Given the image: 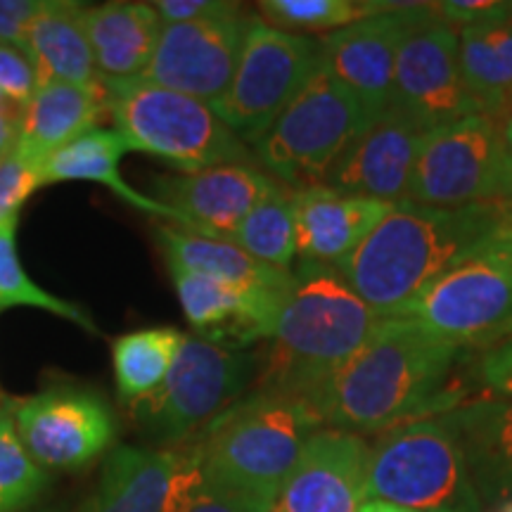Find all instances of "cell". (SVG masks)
I'll use <instances>...</instances> for the list:
<instances>
[{
    "instance_id": "24",
    "label": "cell",
    "mask_w": 512,
    "mask_h": 512,
    "mask_svg": "<svg viewBox=\"0 0 512 512\" xmlns=\"http://www.w3.org/2000/svg\"><path fill=\"white\" fill-rule=\"evenodd\" d=\"M81 3L48 0L31 24L22 50L27 53L41 83L62 81L88 91L105 93V79L95 64L91 41L83 27Z\"/></svg>"
},
{
    "instance_id": "11",
    "label": "cell",
    "mask_w": 512,
    "mask_h": 512,
    "mask_svg": "<svg viewBox=\"0 0 512 512\" xmlns=\"http://www.w3.org/2000/svg\"><path fill=\"white\" fill-rule=\"evenodd\" d=\"M406 202L439 209L505 202L501 119L472 114L427 131Z\"/></svg>"
},
{
    "instance_id": "35",
    "label": "cell",
    "mask_w": 512,
    "mask_h": 512,
    "mask_svg": "<svg viewBox=\"0 0 512 512\" xmlns=\"http://www.w3.org/2000/svg\"><path fill=\"white\" fill-rule=\"evenodd\" d=\"M275 498L207 486L181 512H271Z\"/></svg>"
},
{
    "instance_id": "43",
    "label": "cell",
    "mask_w": 512,
    "mask_h": 512,
    "mask_svg": "<svg viewBox=\"0 0 512 512\" xmlns=\"http://www.w3.org/2000/svg\"><path fill=\"white\" fill-rule=\"evenodd\" d=\"M510 332H512V320H510L508 325H505V328H503L501 332H498V337H496V339H501V337H505V335H510ZM496 339H494V342H496ZM494 342H491V344H494Z\"/></svg>"
},
{
    "instance_id": "46",
    "label": "cell",
    "mask_w": 512,
    "mask_h": 512,
    "mask_svg": "<svg viewBox=\"0 0 512 512\" xmlns=\"http://www.w3.org/2000/svg\"><path fill=\"white\" fill-rule=\"evenodd\" d=\"M27 512H55V510H27Z\"/></svg>"
},
{
    "instance_id": "37",
    "label": "cell",
    "mask_w": 512,
    "mask_h": 512,
    "mask_svg": "<svg viewBox=\"0 0 512 512\" xmlns=\"http://www.w3.org/2000/svg\"><path fill=\"white\" fill-rule=\"evenodd\" d=\"M155 8L162 24H185L240 12L245 10V5L226 3V0H159Z\"/></svg>"
},
{
    "instance_id": "41",
    "label": "cell",
    "mask_w": 512,
    "mask_h": 512,
    "mask_svg": "<svg viewBox=\"0 0 512 512\" xmlns=\"http://www.w3.org/2000/svg\"><path fill=\"white\" fill-rule=\"evenodd\" d=\"M503 157H505V202L512 204V107L501 119Z\"/></svg>"
},
{
    "instance_id": "12",
    "label": "cell",
    "mask_w": 512,
    "mask_h": 512,
    "mask_svg": "<svg viewBox=\"0 0 512 512\" xmlns=\"http://www.w3.org/2000/svg\"><path fill=\"white\" fill-rule=\"evenodd\" d=\"M8 413L24 448L43 470H86L110 451L117 437L110 403L91 389H46L12 401Z\"/></svg>"
},
{
    "instance_id": "32",
    "label": "cell",
    "mask_w": 512,
    "mask_h": 512,
    "mask_svg": "<svg viewBox=\"0 0 512 512\" xmlns=\"http://www.w3.org/2000/svg\"><path fill=\"white\" fill-rule=\"evenodd\" d=\"M48 484V470L29 456L10 413H5L0 418V512H27L46 494Z\"/></svg>"
},
{
    "instance_id": "16",
    "label": "cell",
    "mask_w": 512,
    "mask_h": 512,
    "mask_svg": "<svg viewBox=\"0 0 512 512\" xmlns=\"http://www.w3.org/2000/svg\"><path fill=\"white\" fill-rule=\"evenodd\" d=\"M425 136L427 128L392 102L335 159L323 185L368 200L406 202L408 181Z\"/></svg>"
},
{
    "instance_id": "26",
    "label": "cell",
    "mask_w": 512,
    "mask_h": 512,
    "mask_svg": "<svg viewBox=\"0 0 512 512\" xmlns=\"http://www.w3.org/2000/svg\"><path fill=\"white\" fill-rule=\"evenodd\" d=\"M131 152V147L114 128H95V131L86 133L74 143H69L55 155H50L46 162L38 166V178L41 185L48 183H67V181H86V183H100L110 188L114 195H119L126 204L147 214L159 216L176 223V214L166 204L157 202L152 195H143L136 188H131L119 174L121 157Z\"/></svg>"
},
{
    "instance_id": "13",
    "label": "cell",
    "mask_w": 512,
    "mask_h": 512,
    "mask_svg": "<svg viewBox=\"0 0 512 512\" xmlns=\"http://www.w3.org/2000/svg\"><path fill=\"white\" fill-rule=\"evenodd\" d=\"M204 489L195 441L145 448L117 446L79 512H181Z\"/></svg>"
},
{
    "instance_id": "2",
    "label": "cell",
    "mask_w": 512,
    "mask_h": 512,
    "mask_svg": "<svg viewBox=\"0 0 512 512\" xmlns=\"http://www.w3.org/2000/svg\"><path fill=\"white\" fill-rule=\"evenodd\" d=\"M505 226H512L508 202L456 209L401 202L337 271L382 318L392 316Z\"/></svg>"
},
{
    "instance_id": "30",
    "label": "cell",
    "mask_w": 512,
    "mask_h": 512,
    "mask_svg": "<svg viewBox=\"0 0 512 512\" xmlns=\"http://www.w3.org/2000/svg\"><path fill=\"white\" fill-rule=\"evenodd\" d=\"M401 8L384 0H261L256 17L287 34H332L363 19Z\"/></svg>"
},
{
    "instance_id": "45",
    "label": "cell",
    "mask_w": 512,
    "mask_h": 512,
    "mask_svg": "<svg viewBox=\"0 0 512 512\" xmlns=\"http://www.w3.org/2000/svg\"><path fill=\"white\" fill-rule=\"evenodd\" d=\"M5 413H8V408H5V406H3V403H0V418H3V415H5Z\"/></svg>"
},
{
    "instance_id": "9",
    "label": "cell",
    "mask_w": 512,
    "mask_h": 512,
    "mask_svg": "<svg viewBox=\"0 0 512 512\" xmlns=\"http://www.w3.org/2000/svg\"><path fill=\"white\" fill-rule=\"evenodd\" d=\"M323 64L320 38L287 34L252 15L230 86L211 110L252 147Z\"/></svg>"
},
{
    "instance_id": "5",
    "label": "cell",
    "mask_w": 512,
    "mask_h": 512,
    "mask_svg": "<svg viewBox=\"0 0 512 512\" xmlns=\"http://www.w3.org/2000/svg\"><path fill=\"white\" fill-rule=\"evenodd\" d=\"M107 112L131 152L164 159L181 174L223 164H256L254 152L190 95L145 79L105 81Z\"/></svg>"
},
{
    "instance_id": "22",
    "label": "cell",
    "mask_w": 512,
    "mask_h": 512,
    "mask_svg": "<svg viewBox=\"0 0 512 512\" xmlns=\"http://www.w3.org/2000/svg\"><path fill=\"white\" fill-rule=\"evenodd\" d=\"M107 117L110 112H107L105 93L62 81L41 83L34 98L24 107L15 152L38 169L57 150L95 128H102V121Z\"/></svg>"
},
{
    "instance_id": "17",
    "label": "cell",
    "mask_w": 512,
    "mask_h": 512,
    "mask_svg": "<svg viewBox=\"0 0 512 512\" xmlns=\"http://www.w3.org/2000/svg\"><path fill=\"white\" fill-rule=\"evenodd\" d=\"M425 5L401 3V8L320 38L325 69L356 95L370 119L380 117L394 102L396 57L408 31L425 12Z\"/></svg>"
},
{
    "instance_id": "6",
    "label": "cell",
    "mask_w": 512,
    "mask_h": 512,
    "mask_svg": "<svg viewBox=\"0 0 512 512\" xmlns=\"http://www.w3.org/2000/svg\"><path fill=\"white\" fill-rule=\"evenodd\" d=\"M366 501L415 512H482L484 505L441 415L377 434L370 444Z\"/></svg>"
},
{
    "instance_id": "19",
    "label": "cell",
    "mask_w": 512,
    "mask_h": 512,
    "mask_svg": "<svg viewBox=\"0 0 512 512\" xmlns=\"http://www.w3.org/2000/svg\"><path fill=\"white\" fill-rule=\"evenodd\" d=\"M370 444L351 432H313L285 479L278 512H358L366 503Z\"/></svg>"
},
{
    "instance_id": "23",
    "label": "cell",
    "mask_w": 512,
    "mask_h": 512,
    "mask_svg": "<svg viewBox=\"0 0 512 512\" xmlns=\"http://www.w3.org/2000/svg\"><path fill=\"white\" fill-rule=\"evenodd\" d=\"M83 27L91 41L95 64L105 81L138 79L155 55L162 19L155 3L114 0L86 5Z\"/></svg>"
},
{
    "instance_id": "15",
    "label": "cell",
    "mask_w": 512,
    "mask_h": 512,
    "mask_svg": "<svg viewBox=\"0 0 512 512\" xmlns=\"http://www.w3.org/2000/svg\"><path fill=\"white\" fill-rule=\"evenodd\" d=\"M249 19L252 15L240 10L202 22L164 24L155 55L138 79L214 107L238 67Z\"/></svg>"
},
{
    "instance_id": "44",
    "label": "cell",
    "mask_w": 512,
    "mask_h": 512,
    "mask_svg": "<svg viewBox=\"0 0 512 512\" xmlns=\"http://www.w3.org/2000/svg\"><path fill=\"white\" fill-rule=\"evenodd\" d=\"M496 512H512V501H508V503H503V505H498V508H496Z\"/></svg>"
},
{
    "instance_id": "31",
    "label": "cell",
    "mask_w": 512,
    "mask_h": 512,
    "mask_svg": "<svg viewBox=\"0 0 512 512\" xmlns=\"http://www.w3.org/2000/svg\"><path fill=\"white\" fill-rule=\"evenodd\" d=\"M17 226L19 216L0 223V313L15 309V306H31V309H43L57 318L79 325L88 335H100L95 320L81 306L55 297L53 292L43 290L29 278L17 252Z\"/></svg>"
},
{
    "instance_id": "29",
    "label": "cell",
    "mask_w": 512,
    "mask_h": 512,
    "mask_svg": "<svg viewBox=\"0 0 512 512\" xmlns=\"http://www.w3.org/2000/svg\"><path fill=\"white\" fill-rule=\"evenodd\" d=\"M230 242L261 264L290 271L297 259L294 233V188L275 181L268 195L245 216Z\"/></svg>"
},
{
    "instance_id": "28",
    "label": "cell",
    "mask_w": 512,
    "mask_h": 512,
    "mask_svg": "<svg viewBox=\"0 0 512 512\" xmlns=\"http://www.w3.org/2000/svg\"><path fill=\"white\" fill-rule=\"evenodd\" d=\"M183 339L185 335L176 328H147L114 339V380L119 396L128 406L136 408L162 389Z\"/></svg>"
},
{
    "instance_id": "40",
    "label": "cell",
    "mask_w": 512,
    "mask_h": 512,
    "mask_svg": "<svg viewBox=\"0 0 512 512\" xmlns=\"http://www.w3.org/2000/svg\"><path fill=\"white\" fill-rule=\"evenodd\" d=\"M24 107L22 105H0V159L10 155L17 147L19 131H22Z\"/></svg>"
},
{
    "instance_id": "47",
    "label": "cell",
    "mask_w": 512,
    "mask_h": 512,
    "mask_svg": "<svg viewBox=\"0 0 512 512\" xmlns=\"http://www.w3.org/2000/svg\"><path fill=\"white\" fill-rule=\"evenodd\" d=\"M510 17H512V3H510Z\"/></svg>"
},
{
    "instance_id": "21",
    "label": "cell",
    "mask_w": 512,
    "mask_h": 512,
    "mask_svg": "<svg viewBox=\"0 0 512 512\" xmlns=\"http://www.w3.org/2000/svg\"><path fill=\"white\" fill-rule=\"evenodd\" d=\"M482 503L512 501V399H475L441 413Z\"/></svg>"
},
{
    "instance_id": "36",
    "label": "cell",
    "mask_w": 512,
    "mask_h": 512,
    "mask_svg": "<svg viewBox=\"0 0 512 512\" xmlns=\"http://www.w3.org/2000/svg\"><path fill=\"white\" fill-rule=\"evenodd\" d=\"M479 382L489 392L501 396V399H512V332L494 344H489L479 358Z\"/></svg>"
},
{
    "instance_id": "7",
    "label": "cell",
    "mask_w": 512,
    "mask_h": 512,
    "mask_svg": "<svg viewBox=\"0 0 512 512\" xmlns=\"http://www.w3.org/2000/svg\"><path fill=\"white\" fill-rule=\"evenodd\" d=\"M370 121L366 107L323 64L252 145L254 159L268 176L294 190L323 183L335 159Z\"/></svg>"
},
{
    "instance_id": "4",
    "label": "cell",
    "mask_w": 512,
    "mask_h": 512,
    "mask_svg": "<svg viewBox=\"0 0 512 512\" xmlns=\"http://www.w3.org/2000/svg\"><path fill=\"white\" fill-rule=\"evenodd\" d=\"M323 420L304 396L256 387L197 434L204 484L278 501Z\"/></svg>"
},
{
    "instance_id": "1",
    "label": "cell",
    "mask_w": 512,
    "mask_h": 512,
    "mask_svg": "<svg viewBox=\"0 0 512 512\" xmlns=\"http://www.w3.org/2000/svg\"><path fill=\"white\" fill-rule=\"evenodd\" d=\"M463 349L418 320L384 316L311 406L323 425L358 437L441 415L460 403L448 380Z\"/></svg>"
},
{
    "instance_id": "20",
    "label": "cell",
    "mask_w": 512,
    "mask_h": 512,
    "mask_svg": "<svg viewBox=\"0 0 512 512\" xmlns=\"http://www.w3.org/2000/svg\"><path fill=\"white\" fill-rule=\"evenodd\" d=\"M396 204L344 195L328 185L294 190L297 256L306 264L337 266L366 242Z\"/></svg>"
},
{
    "instance_id": "18",
    "label": "cell",
    "mask_w": 512,
    "mask_h": 512,
    "mask_svg": "<svg viewBox=\"0 0 512 512\" xmlns=\"http://www.w3.org/2000/svg\"><path fill=\"white\" fill-rule=\"evenodd\" d=\"M273 185L275 178L259 164H223L157 178L152 197L174 211L178 228L230 240Z\"/></svg>"
},
{
    "instance_id": "8",
    "label": "cell",
    "mask_w": 512,
    "mask_h": 512,
    "mask_svg": "<svg viewBox=\"0 0 512 512\" xmlns=\"http://www.w3.org/2000/svg\"><path fill=\"white\" fill-rule=\"evenodd\" d=\"M261 358L211 337H188L162 389L138 403L145 430L164 444L195 439L259 380Z\"/></svg>"
},
{
    "instance_id": "42",
    "label": "cell",
    "mask_w": 512,
    "mask_h": 512,
    "mask_svg": "<svg viewBox=\"0 0 512 512\" xmlns=\"http://www.w3.org/2000/svg\"><path fill=\"white\" fill-rule=\"evenodd\" d=\"M358 512H415V510L399 508V505L384 503V501H366L361 508H358Z\"/></svg>"
},
{
    "instance_id": "34",
    "label": "cell",
    "mask_w": 512,
    "mask_h": 512,
    "mask_svg": "<svg viewBox=\"0 0 512 512\" xmlns=\"http://www.w3.org/2000/svg\"><path fill=\"white\" fill-rule=\"evenodd\" d=\"M38 86H41V79L27 53L8 43H0V93L17 105L27 107Z\"/></svg>"
},
{
    "instance_id": "10",
    "label": "cell",
    "mask_w": 512,
    "mask_h": 512,
    "mask_svg": "<svg viewBox=\"0 0 512 512\" xmlns=\"http://www.w3.org/2000/svg\"><path fill=\"white\" fill-rule=\"evenodd\" d=\"M392 316L418 320L465 347H489L512 320V226Z\"/></svg>"
},
{
    "instance_id": "3",
    "label": "cell",
    "mask_w": 512,
    "mask_h": 512,
    "mask_svg": "<svg viewBox=\"0 0 512 512\" xmlns=\"http://www.w3.org/2000/svg\"><path fill=\"white\" fill-rule=\"evenodd\" d=\"M292 275L294 283L273 323L271 347L261 358L256 384L311 403L368 342L382 316L358 297L337 266L302 261Z\"/></svg>"
},
{
    "instance_id": "38",
    "label": "cell",
    "mask_w": 512,
    "mask_h": 512,
    "mask_svg": "<svg viewBox=\"0 0 512 512\" xmlns=\"http://www.w3.org/2000/svg\"><path fill=\"white\" fill-rule=\"evenodd\" d=\"M48 0H0V43L22 50L31 24Z\"/></svg>"
},
{
    "instance_id": "14",
    "label": "cell",
    "mask_w": 512,
    "mask_h": 512,
    "mask_svg": "<svg viewBox=\"0 0 512 512\" xmlns=\"http://www.w3.org/2000/svg\"><path fill=\"white\" fill-rule=\"evenodd\" d=\"M394 105L427 131L479 114L467 93L458 57V29L434 15L432 3L408 31L396 57Z\"/></svg>"
},
{
    "instance_id": "25",
    "label": "cell",
    "mask_w": 512,
    "mask_h": 512,
    "mask_svg": "<svg viewBox=\"0 0 512 512\" xmlns=\"http://www.w3.org/2000/svg\"><path fill=\"white\" fill-rule=\"evenodd\" d=\"M157 240L166 261L238 290L271 297L287 294L294 283L292 271L261 264L230 240L207 238L169 223L157 228Z\"/></svg>"
},
{
    "instance_id": "27",
    "label": "cell",
    "mask_w": 512,
    "mask_h": 512,
    "mask_svg": "<svg viewBox=\"0 0 512 512\" xmlns=\"http://www.w3.org/2000/svg\"><path fill=\"white\" fill-rule=\"evenodd\" d=\"M463 83L479 114L503 119L512 107V17L503 15L458 31Z\"/></svg>"
},
{
    "instance_id": "48",
    "label": "cell",
    "mask_w": 512,
    "mask_h": 512,
    "mask_svg": "<svg viewBox=\"0 0 512 512\" xmlns=\"http://www.w3.org/2000/svg\"><path fill=\"white\" fill-rule=\"evenodd\" d=\"M271 512H278V508H273V510H271Z\"/></svg>"
},
{
    "instance_id": "39",
    "label": "cell",
    "mask_w": 512,
    "mask_h": 512,
    "mask_svg": "<svg viewBox=\"0 0 512 512\" xmlns=\"http://www.w3.org/2000/svg\"><path fill=\"white\" fill-rule=\"evenodd\" d=\"M510 3H494V0H446V3H432L434 15L441 22L451 24L453 29L470 27V24L484 22V19L508 12Z\"/></svg>"
},
{
    "instance_id": "33",
    "label": "cell",
    "mask_w": 512,
    "mask_h": 512,
    "mask_svg": "<svg viewBox=\"0 0 512 512\" xmlns=\"http://www.w3.org/2000/svg\"><path fill=\"white\" fill-rule=\"evenodd\" d=\"M41 188L38 169L24 162L15 150L0 159V223L19 216L31 192Z\"/></svg>"
}]
</instances>
